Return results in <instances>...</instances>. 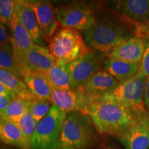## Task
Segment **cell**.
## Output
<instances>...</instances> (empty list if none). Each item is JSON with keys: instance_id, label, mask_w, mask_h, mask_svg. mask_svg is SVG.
Returning <instances> with one entry per match:
<instances>
[{"instance_id": "d6986e66", "label": "cell", "mask_w": 149, "mask_h": 149, "mask_svg": "<svg viewBox=\"0 0 149 149\" xmlns=\"http://www.w3.org/2000/svg\"><path fill=\"white\" fill-rule=\"evenodd\" d=\"M42 74H44L52 88L66 91L75 90L68 72V64L55 63L49 70Z\"/></svg>"}, {"instance_id": "9c48e42d", "label": "cell", "mask_w": 149, "mask_h": 149, "mask_svg": "<svg viewBox=\"0 0 149 149\" xmlns=\"http://www.w3.org/2000/svg\"><path fill=\"white\" fill-rule=\"evenodd\" d=\"M16 60L22 70V77L27 72L44 73L56 63L48 48L36 44Z\"/></svg>"}, {"instance_id": "e575fe53", "label": "cell", "mask_w": 149, "mask_h": 149, "mask_svg": "<svg viewBox=\"0 0 149 149\" xmlns=\"http://www.w3.org/2000/svg\"><path fill=\"white\" fill-rule=\"evenodd\" d=\"M105 149H115V148H112V147H107V148H106Z\"/></svg>"}, {"instance_id": "ba28073f", "label": "cell", "mask_w": 149, "mask_h": 149, "mask_svg": "<svg viewBox=\"0 0 149 149\" xmlns=\"http://www.w3.org/2000/svg\"><path fill=\"white\" fill-rule=\"evenodd\" d=\"M104 54L92 51L81 58L68 64V70L74 89L88 81L100 71L104 63Z\"/></svg>"}, {"instance_id": "d6a6232c", "label": "cell", "mask_w": 149, "mask_h": 149, "mask_svg": "<svg viewBox=\"0 0 149 149\" xmlns=\"http://www.w3.org/2000/svg\"><path fill=\"white\" fill-rule=\"evenodd\" d=\"M13 94L14 95L13 93L10 92L8 89H7L3 84H1L0 83V96L1 95H10Z\"/></svg>"}, {"instance_id": "e0dca14e", "label": "cell", "mask_w": 149, "mask_h": 149, "mask_svg": "<svg viewBox=\"0 0 149 149\" xmlns=\"http://www.w3.org/2000/svg\"><path fill=\"white\" fill-rule=\"evenodd\" d=\"M8 29L10 32V45L15 58L17 59L32 47L35 43L15 13L13 17Z\"/></svg>"}, {"instance_id": "8fae6325", "label": "cell", "mask_w": 149, "mask_h": 149, "mask_svg": "<svg viewBox=\"0 0 149 149\" xmlns=\"http://www.w3.org/2000/svg\"><path fill=\"white\" fill-rule=\"evenodd\" d=\"M51 103L66 113L81 112L93 104L86 95L76 90H60L52 88Z\"/></svg>"}, {"instance_id": "83f0119b", "label": "cell", "mask_w": 149, "mask_h": 149, "mask_svg": "<svg viewBox=\"0 0 149 149\" xmlns=\"http://www.w3.org/2000/svg\"><path fill=\"white\" fill-rule=\"evenodd\" d=\"M137 74L146 78L149 77V39H147L146 48L140 61Z\"/></svg>"}, {"instance_id": "d590c367", "label": "cell", "mask_w": 149, "mask_h": 149, "mask_svg": "<svg viewBox=\"0 0 149 149\" xmlns=\"http://www.w3.org/2000/svg\"><path fill=\"white\" fill-rule=\"evenodd\" d=\"M0 149H3V148H0Z\"/></svg>"}, {"instance_id": "7402d4cb", "label": "cell", "mask_w": 149, "mask_h": 149, "mask_svg": "<svg viewBox=\"0 0 149 149\" xmlns=\"http://www.w3.org/2000/svg\"><path fill=\"white\" fill-rule=\"evenodd\" d=\"M0 141L26 149L23 135L19 126L0 116Z\"/></svg>"}, {"instance_id": "1f68e13d", "label": "cell", "mask_w": 149, "mask_h": 149, "mask_svg": "<svg viewBox=\"0 0 149 149\" xmlns=\"http://www.w3.org/2000/svg\"><path fill=\"white\" fill-rule=\"evenodd\" d=\"M144 104L145 107L149 110V77L146 79L144 87Z\"/></svg>"}, {"instance_id": "ac0fdd59", "label": "cell", "mask_w": 149, "mask_h": 149, "mask_svg": "<svg viewBox=\"0 0 149 149\" xmlns=\"http://www.w3.org/2000/svg\"><path fill=\"white\" fill-rule=\"evenodd\" d=\"M104 70L119 82L126 81L138 72L140 63H133L120 59L108 58L104 61Z\"/></svg>"}, {"instance_id": "7a4b0ae2", "label": "cell", "mask_w": 149, "mask_h": 149, "mask_svg": "<svg viewBox=\"0 0 149 149\" xmlns=\"http://www.w3.org/2000/svg\"><path fill=\"white\" fill-rule=\"evenodd\" d=\"M81 113L90 117L100 133L119 137L135 123L141 112L115 102H98L89 105Z\"/></svg>"}, {"instance_id": "ffe728a7", "label": "cell", "mask_w": 149, "mask_h": 149, "mask_svg": "<svg viewBox=\"0 0 149 149\" xmlns=\"http://www.w3.org/2000/svg\"><path fill=\"white\" fill-rule=\"evenodd\" d=\"M22 79L35 97L51 102L52 87L44 74L38 72H27L24 74Z\"/></svg>"}, {"instance_id": "3957f363", "label": "cell", "mask_w": 149, "mask_h": 149, "mask_svg": "<svg viewBox=\"0 0 149 149\" xmlns=\"http://www.w3.org/2000/svg\"><path fill=\"white\" fill-rule=\"evenodd\" d=\"M48 50L56 63L69 64L93 50L87 45L78 31L63 28L57 31L48 42Z\"/></svg>"}, {"instance_id": "9a60e30c", "label": "cell", "mask_w": 149, "mask_h": 149, "mask_svg": "<svg viewBox=\"0 0 149 149\" xmlns=\"http://www.w3.org/2000/svg\"><path fill=\"white\" fill-rule=\"evenodd\" d=\"M30 2L44 38L46 42H49L57 32L59 25L56 17L55 9L51 1H30Z\"/></svg>"}, {"instance_id": "836d02e7", "label": "cell", "mask_w": 149, "mask_h": 149, "mask_svg": "<svg viewBox=\"0 0 149 149\" xmlns=\"http://www.w3.org/2000/svg\"><path fill=\"white\" fill-rule=\"evenodd\" d=\"M146 115H147V117H148V118L149 120V112L148 111H146Z\"/></svg>"}, {"instance_id": "4316f807", "label": "cell", "mask_w": 149, "mask_h": 149, "mask_svg": "<svg viewBox=\"0 0 149 149\" xmlns=\"http://www.w3.org/2000/svg\"><path fill=\"white\" fill-rule=\"evenodd\" d=\"M15 1L0 0V22L8 29L15 14Z\"/></svg>"}, {"instance_id": "484cf974", "label": "cell", "mask_w": 149, "mask_h": 149, "mask_svg": "<svg viewBox=\"0 0 149 149\" xmlns=\"http://www.w3.org/2000/svg\"><path fill=\"white\" fill-rule=\"evenodd\" d=\"M53 105L48 100L35 97L30 102L29 111L37 123L48 114Z\"/></svg>"}, {"instance_id": "30bf717a", "label": "cell", "mask_w": 149, "mask_h": 149, "mask_svg": "<svg viewBox=\"0 0 149 149\" xmlns=\"http://www.w3.org/2000/svg\"><path fill=\"white\" fill-rule=\"evenodd\" d=\"M118 139L126 149H148L149 120L146 111L139 113L135 123Z\"/></svg>"}, {"instance_id": "4dcf8cb0", "label": "cell", "mask_w": 149, "mask_h": 149, "mask_svg": "<svg viewBox=\"0 0 149 149\" xmlns=\"http://www.w3.org/2000/svg\"><path fill=\"white\" fill-rule=\"evenodd\" d=\"M10 37L8 32V28L0 22V44H10Z\"/></svg>"}, {"instance_id": "f1b7e54d", "label": "cell", "mask_w": 149, "mask_h": 149, "mask_svg": "<svg viewBox=\"0 0 149 149\" xmlns=\"http://www.w3.org/2000/svg\"><path fill=\"white\" fill-rule=\"evenodd\" d=\"M135 35L142 38H149V20L144 24H133Z\"/></svg>"}, {"instance_id": "2e32d148", "label": "cell", "mask_w": 149, "mask_h": 149, "mask_svg": "<svg viewBox=\"0 0 149 149\" xmlns=\"http://www.w3.org/2000/svg\"><path fill=\"white\" fill-rule=\"evenodd\" d=\"M146 42L147 39L135 35L117 46L108 55V57L128 62L140 63Z\"/></svg>"}, {"instance_id": "7c38bea8", "label": "cell", "mask_w": 149, "mask_h": 149, "mask_svg": "<svg viewBox=\"0 0 149 149\" xmlns=\"http://www.w3.org/2000/svg\"><path fill=\"white\" fill-rule=\"evenodd\" d=\"M111 9L133 24L149 20V0H120L111 2Z\"/></svg>"}, {"instance_id": "d4e9b609", "label": "cell", "mask_w": 149, "mask_h": 149, "mask_svg": "<svg viewBox=\"0 0 149 149\" xmlns=\"http://www.w3.org/2000/svg\"><path fill=\"white\" fill-rule=\"evenodd\" d=\"M36 125L37 122L33 119L29 111L26 112L23 115L19 122L18 123L17 126L21 130L22 135H23L26 149H31V144H32Z\"/></svg>"}, {"instance_id": "f546056e", "label": "cell", "mask_w": 149, "mask_h": 149, "mask_svg": "<svg viewBox=\"0 0 149 149\" xmlns=\"http://www.w3.org/2000/svg\"><path fill=\"white\" fill-rule=\"evenodd\" d=\"M15 97L16 96L13 94L0 96V116L2 115L3 113L6 111V108L8 107L9 104Z\"/></svg>"}, {"instance_id": "6da1fadb", "label": "cell", "mask_w": 149, "mask_h": 149, "mask_svg": "<svg viewBox=\"0 0 149 149\" xmlns=\"http://www.w3.org/2000/svg\"><path fill=\"white\" fill-rule=\"evenodd\" d=\"M135 35L133 24L115 13H104L95 24L83 32L87 45L93 51L109 54L123 42Z\"/></svg>"}, {"instance_id": "8d00e7d4", "label": "cell", "mask_w": 149, "mask_h": 149, "mask_svg": "<svg viewBox=\"0 0 149 149\" xmlns=\"http://www.w3.org/2000/svg\"><path fill=\"white\" fill-rule=\"evenodd\" d=\"M148 39H149V38H148Z\"/></svg>"}, {"instance_id": "5bb4252c", "label": "cell", "mask_w": 149, "mask_h": 149, "mask_svg": "<svg viewBox=\"0 0 149 149\" xmlns=\"http://www.w3.org/2000/svg\"><path fill=\"white\" fill-rule=\"evenodd\" d=\"M15 13L23 26L29 33L33 42L38 45L45 46L46 41L39 26L36 16L30 1H15Z\"/></svg>"}, {"instance_id": "52a82bcc", "label": "cell", "mask_w": 149, "mask_h": 149, "mask_svg": "<svg viewBox=\"0 0 149 149\" xmlns=\"http://www.w3.org/2000/svg\"><path fill=\"white\" fill-rule=\"evenodd\" d=\"M59 24L66 29L85 31L95 24L97 16L95 8L91 4L74 3L55 8Z\"/></svg>"}, {"instance_id": "277c9868", "label": "cell", "mask_w": 149, "mask_h": 149, "mask_svg": "<svg viewBox=\"0 0 149 149\" xmlns=\"http://www.w3.org/2000/svg\"><path fill=\"white\" fill-rule=\"evenodd\" d=\"M93 122L80 111L68 113L62 128L60 149H87L95 141Z\"/></svg>"}, {"instance_id": "603a6c76", "label": "cell", "mask_w": 149, "mask_h": 149, "mask_svg": "<svg viewBox=\"0 0 149 149\" xmlns=\"http://www.w3.org/2000/svg\"><path fill=\"white\" fill-rule=\"evenodd\" d=\"M31 100L16 97L9 104L1 117L17 125L23 115L29 111Z\"/></svg>"}, {"instance_id": "cb8c5ba5", "label": "cell", "mask_w": 149, "mask_h": 149, "mask_svg": "<svg viewBox=\"0 0 149 149\" xmlns=\"http://www.w3.org/2000/svg\"><path fill=\"white\" fill-rule=\"evenodd\" d=\"M0 69L6 70L22 78V70L15 58L10 44H0Z\"/></svg>"}, {"instance_id": "8992f818", "label": "cell", "mask_w": 149, "mask_h": 149, "mask_svg": "<svg viewBox=\"0 0 149 149\" xmlns=\"http://www.w3.org/2000/svg\"><path fill=\"white\" fill-rule=\"evenodd\" d=\"M146 79V77L137 73L133 77L119 83L113 90L100 96L97 102H115L137 113L144 112L146 111L144 104Z\"/></svg>"}, {"instance_id": "4fadbf2b", "label": "cell", "mask_w": 149, "mask_h": 149, "mask_svg": "<svg viewBox=\"0 0 149 149\" xmlns=\"http://www.w3.org/2000/svg\"><path fill=\"white\" fill-rule=\"evenodd\" d=\"M120 83L104 70H100L88 81L78 87L77 90L86 95L93 104L97 102L100 96L113 90Z\"/></svg>"}, {"instance_id": "44dd1931", "label": "cell", "mask_w": 149, "mask_h": 149, "mask_svg": "<svg viewBox=\"0 0 149 149\" xmlns=\"http://www.w3.org/2000/svg\"><path fill=\"white\" fill-rule=\"evenodd\" d=\"M0 83L16 97L29 100H32L37 97L29 91L21 78L17 77L6 70L0 69Z\"/></svg>"}, {"instance_id": "5b68a950", "label": "cell", "mask_w": 149, "mask_h": 149, "mask_svg": "<svg viewBox=\"0 0 149 149\" xmlns=\"http://www.w3.org/2000/svg\"><path fill=\"white\" fill-rule=\"evenodd\" d=\"M67 115L53 104L48 114L37 123L31 149H60L63 125Z\"/></svg>"}]
</instances>
